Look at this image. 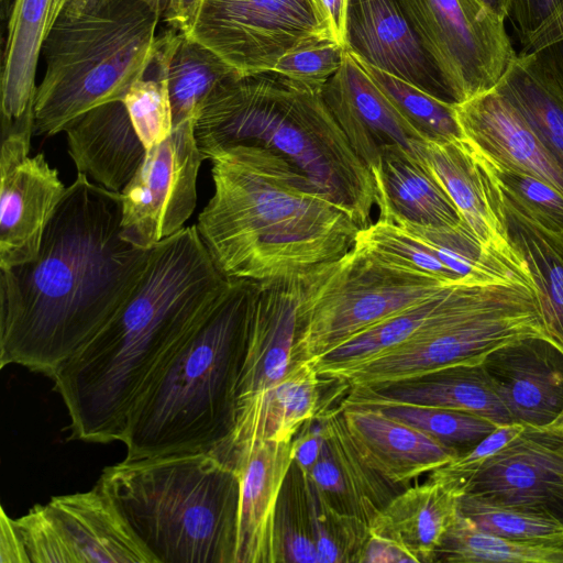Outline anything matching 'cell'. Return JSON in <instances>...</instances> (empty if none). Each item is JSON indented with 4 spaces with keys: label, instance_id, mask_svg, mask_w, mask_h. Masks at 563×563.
Here are the masks:
<instances>
[{
    "label": "cell",
    "instance_id": "cell-46",
    "mask_svg": "<svg viewBox=\"0 0 563 563\" xmlns=\"http://www.w3.org/2000/svg\"><path fill=\"white\" fill-rule=\"evenodd\" d=\"M324 34L345 47V24L349 0H308Z\"/></svg>",
    "mask_w": 563,
    "mask_h": 563
},
{
    "label": "cell",
    "instance_id": "cell-23",
    "mask_svg": "<svg viewBox=\"0 0 563 563\" xmlns=\"http://www.w3.org/2000/svg\"><path fill=\"white\" fill-rule=\"evenodd\" d=\"M349 433L365 462L391 485H405L460 453L379 407L341 405Z\"/></svg>",
    "mask_w": 563,
    "mask_h": 563
},
{
    "label": "cell",
    "instance_id": "cell-45",
    "mask_svg": "<svg viewBox=\"0 0 563 563\" xmlns=\"http://www.w3.org/2000/svg\"><path fill=\"white\" fill-rule=\"evenodd\" d=\"M305 476L331 506L341 512L353 515L343 475L325 440L317 462Z\"/></svg>",
    "mask_w": 563,
    "mask_h": 563
},
{
    "label": "cell",
    "instance_id": "cell-34",
    "mask_svg": "<svg viewBox=\"0 0 563 563\" xmlns=\"http://www.w3.org/2000/svg\"><path fill=\"white\" fill-rule=\"evenodd\" d=\"M324 440L345 482L352 514L369 525L396 495L390 483L377 474L361 456L346 428L342 410H324L318 416Z\"/></svg>",
    "mask_w": 563,
    "mask_h": 563
},
{
    "label": "cell",
    "instance_id": "cell-53",
    "mask_svg": "<svg viewBox=\"0 0 563 563\" xmlns=\"http://www.w3.org/2000/svg\"><path fill=\"white\" fill-rule=\"evenodd\" d=\"M2 2H4L5 0H1Z\"/></svg>",
    "mask_w": 563,
    "mask_h": 563
},
{
    "label": "cell",
    "instance_id": "cell-35",
    "mask_svg": "<svg viewBox=\"0 0 563 563\" xmlns=\"http://www.w3.org/2000/svg\"><path fill=\"white\" fill-rule=\"evenodd\" d=\"M434 562L563 563V547L512 541L488 534L459 512L435 552Z\"/></svg>",
    "mask_w": 563,
    "mask_h": 563
},
{
    "label": "cell",
    "instance_id": "cell-44",
    "mask_svg": "<svg viewBox=\"0 0 563 563\" xmlns=\"http://www.w3.org/2000/svg\"><path fill=\"white\" fill-rule=\"evenodd\" d=\"M562 16L563 0H511L508 19L520 41V52L531 49Z\"/></svg>",
    "mask_w": 563,
    "mask_h": 563
},
{
    "label": "cell",
    "instance_id": "cell-13",
    "mask_svg": "<svg viewBox=\"0 0 563 563\" xmlns=\"http://www.w3.org/2000/svg\"><path fill=\"white\" fill-rule=\"evenodd\" d=\"M195 120L173 129L146 152L133 178L120 191L122 236L150 250L184 229L197 202V176L202 161Z\"/></svg>",
    "mask_w": 563,
    "mask_h": 563
},
{
    "label": "cell",
    "instance_id": "cell-7",
    "mask_svg": "<svg viewBox=\"0 0 563 563\" xmlns=\"http://www.w3.org/2000/svg\"><path fill=\"white\" fill-rule=\"evenodd\" d=\"M163 0H67L42 54L35 135H55L84 112L122 101L157 47Z\"/></svg>",
    "mask_w": 563,
    "mask_h": 563
},
{
    "label": "cell",
    "instance_id": "cell-28",
    "mask_svg": "<svg viewBox=\"0 0 563 563\" xmlns=\"http://www.w3.org/2000/svg\"><path fill=\"white\" fill-rule=\"evenodd\" d=\"M372 174L378 221L431 227L464 223L426 163L407 150L400 146L385 148Z\"/></svg>",
    "mask_w": 563,
    "mask_h": 563
},
{
    "label": "cell",
    "instance_id": "cell-26",
    "mask_svg": "<svg viewBox=\"0 0 563 563\" xmlns=\"http://www.w3.org/2000/svg\"><path fill=\"white\" fill-rule=\"evenodd\" d=\"M63 132L77 172L112 191L126 186L146 156L147 151L120 100L84 112L67 123Z\"/></svg>",
    "mask_w": 563,
    "mask_h": 563
},
{
    "label": "cell",
    "instance_id": "cell-16",
    "mask_svg": "<svg viewBox=\"0 0 563 563\" xmlns=\"http://www.w3.org/2000/svg\"><path fill=\"white\" fill-rule=\"evenodd\" d=\"M214 451L233 464L240 482L235 563H280L276 516L294 464L292 441H254Z\"/></svg>",
    "mask_w": 563,
    "mask_h": 563
},
{
    "label": "cell",
    "instance_id": "cell-48",
    "mask_svg": "<svg viewBox=\"0 0 563 563\" xmlns=\"http://www.w3.org/2000/svg\"><path fill=\"white\" fill-rule=\"evenodd\" d=\"M202 0H166L163 18L172 29L188 34Z\"/></svg>",
    "mask_w": 563,
    "mask_h": 563
},
{
    "label": "cell",
    "instance_id": "cell-10",
    "mask_svg": "<svg viewBox=\"0 0 563 563\" xmlns=\"http://www.w3.org/2000/svg\"><path fill=\"white\" fill-rule=\"evenodd\" d=\"M454 103L496 87L517 53L481 0H397Z\"/></svg>",
    "mask_w": 563,
    "mask_h": 563
},
{
    "label": "cell",
    "instance_id": "cell-30",
    "mask_svg": "<svg viewBox=\"0 0 563 563\" xmlns=\"http://www.w3.org/2000/svg\"><path fill=\"white\" fill-rule=\"evenodd\" d=\"M459 497L430 479L408 487L375 516L368 532L397 543L417 563L434 562L435 552L459 514Z\"/></svg>",
    "mask_w": 563,
    "mask_h": 563
},
{
    "label": "cell",
    "instance_id": "cell-14",
    "mask_svg": "<svg viewBox=\"0 0 563 563\" xmlns=\"http://www.w3.org/2000/svg\"><path fill=\"white\" fill-rule=\"evenodd\" d=\"M464 494L563 523L562 435L552 424L523 426L486 460Z\"/></svg>",
    "mask_w": 563,
    "mask_h": 563
},
{
    "label": "cell",
    "instance_id": "cell-41",
    "mask_svg": "<svg viewBox=\"0 0 563 563\" xmlns=\"http://www.w3.org/2000/svg\"><path fill=\"white\" fill-rule=\"evenodd\" d=\"M479 157L504 194L541 225L563 233V192L561 190L531 174L503 167L482 155Z\"/></svg>",
    "mask_w": 563,
    "mask_h": 563
},
{
    "label": "cell",
    "instance_id": "cell-22",
    "mask_svg": "<svg viewBox=\"0 0 563 563\" xmlns=\"http://www.w3.org/2000/svg\"><path fill=\"white\" fill-rule=\"evenodd\" d=\"M455 112L465 140L484 158L539 177L563 192V167L495 88L455 103Z\"/></svg>",
    "mask_w": 563,
    "mask_h": 563
},
{
    "label": "cell",
    "instance_id": "cell-43",
    "mask_svg": "<svg viewBox=\"0 0 563 563\" xmlns=\"http://www.w3.org/2000/svg\"><path fill=\"white\" fill-rule=\"evenodd\" d=\"M522 428L523 426L520 423L498 426L474 448L430 472L428 479L443 485L457 496L463 495L486 460L514 439Z\"/></svg>",
    "mask_w": 563,
    "mask_h": 563
},
{
    "label": "cell",
    "instance_id": "cell-24",
    "mask_svg": "<svg viewBox=\"0 0 563 563\" xmlns=\"http://www.w3.org/2000/svg\"><path fill=\"white\" fill-rule=\"evenodd\" d=\"M342 405H411L468 411L497 424L515 423L482 363L455 365L420 376L352 387Z\"/></svg>",
    "mask_w": 563,
    "mask_h": 563
},
{
    "label": "cell",
    "instance_id": "cell-21",
    "mask_svg": "<svg viewBox=\"0 0 563 563\" xmlns=\"http://www.w3.org/2000/svg\"><path fill=\"white\" fill-rule=\"evenodd\" d=\"M422 159L473 234L487 247L525 266L507 238L500 189L474 147L465 139L427 141Z\"/></svg>",
    "mask_w": 563,
    "mask_h": 563
},
{
    "label": "cell",
    "instance_id": "cell-40",
    "mask_svg": "<svg viewBox=\"0 0 563 563\" xmlns=\"http://www.w3.org/2000/svg\"><path fill=\"white\" fill-rule=\"evenodd\" d=\"M276 531L280 563H319L312 534L305 478L295 463L289 470L279 496Z\"/></svg>",
    "mask_w": 563,
    "mask_h": 563
},
{
    "label": "cell",
    "instance_id": "cell-32",
    "mask_svg": "<svg viewBox=\"0 0 563 563\" xmlns=\"http://www.w3.org/2000/svg\"><path fill=\"white\" fill-rule=\"evenodd\" d=\"M495 89L523 117L563 167V102L526 52L517 54Z\"/></svg>",
    "mask_w": 563,
    "mask_h": 563
},
{
    "label": "cell",
    "instance_id": "cell-25",
    "mask_svg": "<svg viewBox=\"0 0 563 563\" xmlns=\"http://www.w3.org/2000/svg\"><path fill=\"white\" fill-rule=\"evenodd\" d=\"M67 0H14L1 76V135L34 128L35 73L44 43Z\"/></svg>",
    "mask_w": 563,
    "mask_h": 563
},
{
    "label": "cell",
    "instance_id": "cell-4",
    "mask_svg": "<svg viewBox=\"0 0 563 563\" xmlns=\"http://www.w3.org/2000/svg\"><path fill=\"white\" fill-rule=\"evenodd\" d=\"M194 133L205 159L236 145L274 151L361 229L372 223L376 206L373 174L352 148L322 92L299 88L272 73L233 75L205 99Z\"/></svg>",
    "mask_w": 563,
    "mask_h": 563
},
{
    "label": "cell",
    "instance_id": "cell-9",
    "mask_svg": "<svg viewBox=\"0 0 563 563\" xmlns=\"http://www.w3.org/2000/svg\"><path fill=\"white\" fill-rule=\"evenodd\" d=\"M299 280L295 361H311L450 286L356 244L341 257L300 274Z\"/></svg>",
    "mask_w": 563,
    "mask_h": 563
},
{
    "label": "cell",
    "instance_id": "cell-39",
    "mask_svg": "<svg viewBox=\"0 0 563 563\" xmlns=\"http://www.w3.org/2000/svg\"><path fill=\"white\" fill-rule=\"evenodd\" d=\"M376 407L454 449L460 455L474 448L499 426L486 417L462 410L411 405Z\"/></svg>",
    "mask_w": 563,
    "mask_h": 563
},
{
    "label": "cell",
    "instance_id": "cell-6",
    "mask_svg": "<svg viewBox=\"0 0 563 563\" xmlns=\"http://www.w3.org/2000/svg\"><path fill=\"white\" fill-rule=\"evenodd\" d=\"M99 481L156 563H235L240 482L216 451L124 459Z\"/></svg>",
    "mask_w": 563,
    "mask_h": 563
},
{
    "label": "cell",
    "instance_id": "cell-36",
    "mask_svg": "<svg viewBox=\"0 0 563 563\" xmlns=\"http://www.w3.org/2000/svg\"><path fill=\"white\" fill-rule=\"evenodd\" d=\"M357 63L394 108L429 142L465 139L456 118L455 103L375 68Z\"/></svg>",
    "mask_w": 563,
    "mask_h": 563
},
{
    "label": "cell",
    "instance_id": "cell-11",
    "mask_svg": "<svg viewBox=\"0 0 563 563\" xmlns=\"http://www.w3.org/2000/svg\"><path fill=\"white\" fill-rule=\"evenodd\" d=\"M12 522L29 563H156L99 479Z\"/></svg>",
    "mask_w": 563,
    "mask_h": 563
},
{
    "label": "cell",
    "instance_id": "cell-20",
    "mask_svg": "<svg viewBox=\"0 0 563 563\" xmlns=\"http://www.w3.org/2000/svg\"><path fill=\"white\" fill-rule=\"evenodd\" d=\"M234 387V405L278 383L295 363L299 275L258 283Z\"/></svg>",
    "mask_w": 563,
    "mask_h": 563
},
{
    "label": "cell",
    "instance_id": "cell-8",
    "mask_svg": "<svg viewBox=\"0 0 563 563\" xmlns=\"http://www.w3.org/2000/svg\"><path fill=\"white\" fill-rule=\"evenodd\" d=\"M526 336L545 338L530 285H456L445 307L420 332L342 380L350 387H365L478 364L495 349Z\"/></svg>",
    "mask_w": 563,
    "mask_h": 563
},
{
    "label": "cell",
    "instance_id": "cell-27",
    "mask_svg": "<svg viewBox=\"0 0 563 563\" xmlns=\"http://www.w3.org/2000/svg\"><path fill=\"white\" fill-rule=\"evenodd\" d=\"M321 378L310 361H295L278 383L234 405L232 433L218 449L254 441H292L307 421L325 410L321 407Z\"/></svg>",
    "mask_w": 563,
    "mask_h": 563
},
{
    "label": "cell",
    "instance_id": "cell-12",
    "mask_svg": "<svg viewBox=\"0 0 563 563\" xmlns=\"http://www.w3.org/2000/svg\"><path fill=\"white\" fill-rule=\"evenodd\" d=\"M187 35L240 77L269 74L289 51L329 38L308 0H202Z\"/></svg>",
    "mask_w": 563,
    "mask_h": 563
},
{
    "label": "cell",
    "instance_id": "cell-49",
    "mask_svg": "<svg viewBox=\"0 0 563 563\" xmlns=\"http://www.w3.org/2000/svg\"><path fill=\"white\" fill-rule=\"evenodd\" d=\"M1 542H0V562L1 563H29L20 537L12 522V518L7 516L1 508Z\"/></svg>",
    "mask_w": 563,
    "mask_h": 563
},
{
    "label": "cell",
    "instance_id": "cell-17",
    "mask_svg": "<svg viewBox=\"0 0 563 563\" xmlns=\"http://www.w3.org/2000/svg\"><path fill=\"white\" fill-rule=\"evenodd\" d=\"M345 48L357 59L453 102L397 0H349Z\"/></svg>",
    "mask_w": 563,
    "mask_h": 563
},
{
    "label": "cell",
    "instance_id": "cell-19",
    "mask_svg": "<svg viewBox=\"0 0 563 563\" xmlns=\"http://www.w3.org/2000/svg\"><path fill=\"white\" fill-rule=\"evenodd\" d=\"M512 421L549 426L563 411V352L544 336H526L482 362Z\"/></svg>",
    "mask_w": 563,
    "mask_h": 563
},
{
    "label": "cell",
    "instance_id": "cell-47",
    "mask_svg": "<svg viewBox=\"0 0 563 563\" xmlns=\"http://www.w3.org/2000/svg\"><path fill=\"white\" fill-rule=\"evenodd\" d=\"M358 562L366 563H391V562H416L415 558L410 555L397 543L376 536H368Z\"/></svg>",
    "mask_w": 563,
    "mask_h": 563
},
{
    "label": "cell",
    "instance_id": "cell-31",
    "mask_svg": "<svg viewBox=\"0 0 563 563\" xmlns=\"http://www.w3.org/2000/svg\"><path fill=\"white\" fill-rule=\"evenodd\" d=\"M455 286L444 287L426 301L375 323L310 362L322 377L344 378L352 371L420 332L445 307Z\"/></svg>",
    "mask_w": 563,
    "mask_h": 563
},
{
    "label": "cell",
    "instance_id": "cell-18",
    "mask_svg": "<svg viewBox=\"0 0 563 563\" xmlns=\"http://www.w3.org/2000/svg\"><path fill=\"white\" fill-rule=\"evenodd\" d=\"M322 95L352 148L371 172L389 146H400L422 159L427 141L394 108L346 48L340 69L327 82Z\"/></svg>",
    "mask_w": 563,
    "mask_h": 563
},
{
    "label": "cell",
    "instance_id": "cell-37",
    "mask_svg": "<svg viewBox=\"0 0 563 563\" xmlns=\"http://www.w3.org/2000/svg\"><path fill=\"white\" fill-rule=\"evenodd\" d=\"M303 478L318 562H358L369 536L368 526L354 515L335 509L305 475Z\"/></svg>",
    "mask_w": 563,
    "mask_h": 563
},
{
    "label": "cell",
    "instance_id": "cell-51",
    "mask_svg": "<svg viewBox=\"0 0 563 563\" xmlns=\"http://www.w3.org/2000/svg\"><path fill=\"white\" fill-rule=\"evenodd\" d=\"M489 10L498 16L507 20L509 16L511 0H481Z\"/></svg>",
    "mask_w": 563,
    "mask_h": 563
},
{
    "label": "cell",
    "instance_id": "cell-52",
    "mask_svg": "<svg viewBox=\"0 0 563 563\" xmlns=\"http://www.w3.org/2000/svg\"><path fill=\"white\" fill-rule=\"evenodd\" d=\"M551 424L560 432L563 438V411Z\"/></svg>",
    "mask_w": 563,
    "mask_h": 563
},
{
    "label": "cell",
    "instance_id": "cell-38",
    "mask_svg": "<svg viewBox=\"0 0 563 563\" xmlns=\"http://www.w3.org/2000/svg\"><path fill=\"white\" fill-rule=\"evenodd\" d=\"M459 512L488 534L512 541L563 547V523L544 516L496 506L466 494L459 497Z\"/></svg>",
    "mask_w": 563,
    "mask_h": 563
},
{
    "label": "cell",
    "instance_id": "cell-2",
    "mask_svg": "<svg viewBox=\"0 0 563 563\" xmlns=\"http://www.w3.org/2000/svg\"><path fill=\"white\" fill-rule=\"evenodd\" d=\"M230 284L196 225L154 245L130 298L49 376L67 409L71 438L122 442L130 413L155 371Z\"/></svg>",
    "mask_w": 563,
    "mask_h": 563
},
{
    "label": "cell",
    "instance_id": "cell-1",
    "mask_svg": "<svg viewBox=\"0 0 563 563\" xmlns=\"http://www.w3.org/2000/svg\"><path fill=\"white\" fill-rule=\"evenodd\" d=\"M122 201L77 173L48 221L37 256L0 268V366L51 376L137 287L151 251L122 236Z\"/></svg>",
    "mask_w": 563,
    "mask_h": 563
},
{
    "label": "cell",
    "instance_id": "cell-3",
    "mask_svg": "<svg viewBox=\"0 0 563 563\" xmlns=\"http://www.w3.org/2000/svg\"><path fill=\"white\" fill-rule=\"evenodd\" d=\"M211 162L214 192L196 227L228 279L297 276L354 246V219L282 155L236 145Z\"/></svg>",
    "mask_w": 563,
    "mask_h": 563
},
{
    "label": "cell",
    "instance_id": "cell-5",
    "mask_svg": "<svg viewBox=\"0 0 563 563\" xmlns=\"http://www.w3.org/2000/svg\"><path fill=\"white\" fill-rule=\"evenodd\" d=\"M258 283L231 279L211 312L166 356L136 400L125 459L210 452L234 426V387Z\"/></svg>",
    "mask_w": 563,
    "mask_h": 563
},
{
    "label": "cell",
    "instance_id": "cell-33",
    "mask_svg": "<svg viewBox=\"0 0 563 563\" xmlns=\"http://www.w3.org/2000/svg\"><path fill=\"white\" fill-rule=\"evenodd\" d=\"M233 75L238 74L214 52L178 32L167 65L174 128L195 120L213 88Z\"/></svg>",
    "mask_w": 563,
    "mask_h": 563
},
{
    "label": "cell",
    "instance_id": "cell-15",
    "mask_svg": "<svg viewBox=\"0 0 563 563\" xmlns=\"http://www.w3.org/2000/svg\"><path fill=\"white\" fill-rule=\"evenodd\" d=\"M31 132L2 136L0 153V268L32 262L67 187L45 155L29 156Z\"/></svg>",
    "mask_w": 563,
    "mask_h": 563
},
{
    "label": "cell",
    "instance_id": "cell-29",
    "mask_svg": "<svg viewBox=\"0 0 563 563\" xmlns=\"http://www.w3.org/2000/svg\"><path fill=\"white\" fill-rule=\"evenodd\" d=\"M500 194L507 238L532 280L545 338L563 352V233L544 228Z\"/></svg>",
    "mask_w": 563,
    "mask_h": 563
},
{
    "label": "cell",
    "instance_id": "cell-50",
    "mask_svg": "<svg viewBox=\"0 0 563 563\" xmlns=\"http://www.w3.org/2000/svg\"><path fill=\"white\" fill-rule=\"evenodd\" d=\"M563 38V16L554 23L531 47V49L544 46ZM529 49V51H531ZM528 52V51H527Z\"/></svg>",
    "mask_w": 563,
    "mask_h": 563
},
{
    "label": "cell",
    "instance_id": "cell-42",
    "mask_svg": "<svg viewBox=\"0 0 563 563\" xmlns=\"http://www.w3.org/2000/svg\"><path fill=\"white\" fill-rule=\"evenodd\" d=\"M344 53L345 47L330 38L310 42L283 55L272 74L299 88L322 92L340 69Z\"/></svg>",
    "mask_w": 563,
    "mask_h": 563
}]
</instances>
